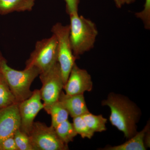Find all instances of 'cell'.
Here are the masks:
<instances>
[{
    "mask_svg": "<svg viewBox=\"0 0 150 150\" xmlns=\"http://www.w3.org/2000/svg\"><path fill=\"white\" fill-rule=\"evenodd\" d=\"M110 109L109 120L112 126L130 139L137 133V123L140 115L139 109L128 98L111 93L102 102Z\"/></svg>",
    "mask_w": 150,
    "mask_h": 150,
    "instance_id": "6da1fadb",
    "label": "cell"
},
{
    "mask_svg": "<svg viewBox=\"0 0 150 150\" xmlns=\"http://www.w3.org/2000/svg\"><path fill=\"white\" fill-rule=\"evenodd\" d=\"M69 38L73 54L77 59L94 47L98 30L95 23L79 13L69 15Z\"/></svg>",
    "mask_w": 150,
    "mask_h": 150,
    "instance_id": "7a4b0ae2",
    "label": "cell"
},
{
    "mask_svg": "<svg viewBox=\"0 0 150 150\" xmlns=\"http://www.w3.org/2000/svg\"><path fill=\"white\" fill-rule=\"evenodd\" d=\"M0 70L17 102L19 103L31 96L33 92L30 86L40 74L37 68L30 66L25 67L23 71H18L8 66L4 58L1 63Z\"/></svg>",
    "mask_w": 150,
    "mask_h": 150,
    "instance_id": "3957f363",
    "label": "cell"
},
{
    "mask_svg": "<svg viewBox=\"0 0 150 150\" xmlns=\"http://www.w3.org/2000/svg\"><path fill=\"white\" fill-rule=\"evenodd\" d=\"M51 31L57 40L58 62L65 85L77 59L73 54L70 43L69 24L64 25L57 23L52 26Z\"/></svg>",
    "mask_w": 150,
    "mask_h": 150,
    "instance_id": "277c9868",
    "label": "cell"
},
{
    "mask_svg": "<svg viewBox=\"0 0 150 150\" xmlns=\"http://www.w3.org/2000/svg\"><path fill=\"white\" fill-rule=\"evenodd\" d=\"M57 62V40L53 34L51 37L36 42L35 49L26 61L25 67H36L41 74L50 69Z\"/></svg>",
    "mask_w": 150,
    "mask_h": 150,
    "instance_id": "5b68a950",
    "label": "cell"
},
{
    "mask_svg": "<svg viewBox=\"0 0 150 150\" xmlns=\"http://www.w3.org/2000/svg\"><path fill=\"white\" fill-rule=\"evenodd\" d=\"M39 77L42 83L39 90L43 109L48 114L51 105L59 100L64 85L58 62L47 71L40 74Z\"/></svg>",
    "mask_w": 150,
    "mask_h": 150,
    "instance_id": "8992f818",
    "label": "cell"
},
{
    "mask_svg": "<svg viewBox=\"0 0 150 150\" xmlns=\"http://www.w3.org/2000/svg\"><path fill=\"white\" fill-rule=\"evenodd\" d=\"M34 150H67L68 145L56 134L55 128L45 123L34 122L29 135Z\"/></svg>",
    "mask_w": 150,
    "mask_h": 150,
    "instance_id": "52a82bcc",
    "label": "cell"
},
{
    "mask_svg": "<svg viewBox=\"0 0 150 150\" xmlns=\"http://www.w3.org/2000/svg\"><path fill=\"white\" fill-rule=\"evenodd\" d=\"M43 108L44 106L43 103L41 102L39 90H35L33 92L30 97L19 103L18 109L20 118V130L29 136L35 117Z\"/></svg>",
    "mask_w": 150,
    "mask_h": 150,
    "instance_id": "ba28073f",
    "label": "cell"
},
{
    "mask_svg": "<svg viewBox=\"0 0 150 150\" xmlns=\"http://www.w3.org/2000/svg\"><path fill=\"white\" fill-rule=\"evenodd\" d=\"M64 88L66 93L69 95L81 94L86 91H91L93 88L91 76L86 70L80 69L75 63Z\"/></svg>",
    "mask_w": 150,
    "mask_h": 150,
    "instance_id": "9c48e42d",
    "label": "cell"
},
{
    "mask_svg": "<svg viewBox=\"0 0 150 150\" xmlns=\"http://www.w3.org/2000/svg\"><path fill=\"white\" fill-rule=\"evenodd\" d=\"M18 103L0 109V144L20 129Z\"/></svg>",
    "mask_w": 150,
    "mask_h": 150,
    "instance_id": "30bf717a",
    "label": "cell"
},
{
    "mask_svg": "<svg viewBox=\"0 0 150 150\" xmlns=\"http://www.w3.org/2000/svg\"><path fill=\"white\" fill-rule=\"evenodd\" d=\"M72 118L81 116L89 112L83 94L69 95L62 91L59 99Z\"/></svg>",
    "mask_w": 150,
    "mask_h": 150,
    "instance_id": "8fae6325",
    "label": "cell"
},
{
    "mask_svg": "<svg viewBox=\"0 0 150 150\" xmlns=\"http://www.w3.org/2000/svg\"><path fill=\"white\" fill-rule=\"evenodd\" d=\"M149 130V125L147 124L142 131L137 132L127 142L122 144L114 146H108L102 149L105 150H146L145 138Z\"/></svg>",
    "mask_w": 150,
    "mask_h": 150,
    "instance_id": "7c38bea8",
    "label": "cell"
},
{
    "mask_svg": "<svg viewBox=\"0 0 150 150\" xmlns=\"http://www.w3.org/2000/svg\"><path fill=\"white\" fill-rule=\"evenodd\" d=\"M35 0H0V15H5L13 12L30 11Z\"/></svg>",
    "mask_w": 150,
    "mask_h": 150,
    "instance_id": "4fadbf2b",
    "label": "cell"
},
{
    "mask_svg": "<svg viewBox=\"0 0 150 150\" xmlns=\"http://www.w3.org/2000/svg\"><path fill=\"white\" fill-rule=\"evenodd\" d=\"M48 114L51 115V125L56 128L60 123L68 120L69 112L59 100L51 105Z\"/></svg>",
    "mask_w": 150,
    "mask_h": 150,
    "instance_id": "5bb4252c",
    "label": "cell"
},
{
    "mask_svg": "<svg viewBox=\"0 0 150 150\" xmlns=\"http://www.w3.org/2000/svg\"><path fill=\"white\" fill-rule=\"evenodd\" d=\"M87 125L93 133L106 131L107 119L102 115H95L90 112L82 115Z\"/></svg>",
    "mask_w": 150,
    "mask_h": 150,
    "instance_id": "9a60e30c",
    "label": "cell"
},
{
    "mask_svg": "<svg viewBox=\"0 0 150 150\" xmlns=\"http://www.w3.org/2000/svg\"><path fill=\"white\" fill-rule=\"evenodd\" d=\"M56 134L60 139L66 144L73 142L74 138L77 135L73 123L69 120L64 121L55 128Z\"/></svg>",
    "mask_w": 150,
    "mask_h": 150,
    "instance_id": "2e32d148",
    "label": "cell"
},
{
    "mask_svg": "<svg viewBox=\"0 0 150 150\" xmlns=\"http://www.w3.org/2000/svg\"><path fill=\"white\" fill-rule=\"evenodd\" d=\"M17 103L6 82L0 74V109Z\"/></svg>",
    "mask_w": 150,
    "mask_h": 150,
    "instance_id": "e0dca14e",
    "label": "cell"
},
{
    "mask_svg": "<svg viewBox=\"0 0 150 150\" xmlns=\"http://www.w3.org/2000/svg\"><path fill=\"white\" fill-rule=\"evenodd\" d=\"M73 124L76 133L83 139H91L93 137L94 133L89 128L82 115L73 118Z\"/></svg>",
    "mask_w": 150,
    "mask_h": 150,
    "instance_id": "ac0fdd59",
    "label": "cell"
},
{
    "mask_svg": "<svg viewBox=\"0 0 150 150\" xmlns=\"http://www.w3.org/2000/svg\"><path fill=\"white\" fill-rule=\"evenodd\" d=\"M18 150H34L29 136L18 129L13 135Z\"/></svg>",
    "mask_w": 150,
    "mask_h": 150,
    "instance_id": "d6986e66",
    "label": "cell"
},
{
    "mask_svg": "<svg viewBox=\"0 0 150 150\" xmlns=\"http://www.w3.org/2000/svg\"><path fill=\"white\" fill-rule=\"evenodd\" d=\"M135 16L143 22L145 29H150V0H145L144 9L141 11L136 12Z\"/></svg>",
    "mask_w": 150,
    "mask_h": 150,
    "instance_id": "ffe728a7",
    "label": "cell"
},
{
    "mask_svg": "<svg viewBox=\"0 0 150 150\" xmlns=\"http://www.w3.org/2000/svg\"><path fill=\"white\" fill-rule=\"evenodd\" d=\"M0 150H18L13 136L7 138L1 143Z\"/></svg>",
    "mask_w": 150,
    "mask_h": 150,
    "instance_id": "44dd1931",
    "label": "cell"
},
{
    "mask_svg": "<svg viewBox=\"0 0 150 150\" xmlns=\"http://www.w3.org/2000/svg\"><path fill=\"white\" fill-rule=\"evenodd\" d=\"M81 0H64L66 3V12L68 15L78 13L79 6Z\"/></svg>",
    "mask_w": 150,
    "mask_h": 150,
    "instance_id": "7402d4cb",
    "label": "cell"
},
{
    "mask_svg": "<svg viewBox=\"0 0 150 150\" xmlns=\"http://www.w3.org/2000/svg\"><path fill=\"white\" fill-rule=\"evenodd\" d=\"M136 0H113L116 7L118 8H121L125 5H129L133 4Z\"/></svg>",
    "mask_w": 150,
    "mask_h": 150,
    "instance_id": "603a6c76",
    "label": "cell"
},
{
    "mask_svg": "<svg viewBox=\"0 0 150 150\" xmlns=\"http://www.w3.org/2000/svg\"><path fill=\"white\" fill-rule=\"evenodd\" d=\"M4 59V58L3 57L2 54H1V52L0 51V66H1V63L2 61V60ZM1 74V70H0V74Z\"/></svg>",
    "mask_w": 150,
    "mask_h": 150,
    "instance_id": "cb8c5ba5",
    "label": "cell"
}]
</instances>
